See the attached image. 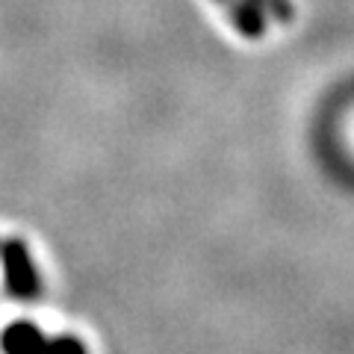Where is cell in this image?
<instances>
[{"label":"cell","mask_w":354,"mask_h":354,"mask_svg":"<svg viewBox=\"0 0 354 354\" xmlns=\"http://www.w3.org/2000/svg\"><path fill=\"white\" fill-rule=\"evenodd\" d=\"M3 354H88L86 342L77 337H44L41 328L27 319H15L0 334Z\"/></svg>","instance_id":"6da1fadb"},{"label":"cell","mask_w":354,"mask_h":354,"mask_svg":"<svg viewBox=\"0 0 354 354\" xmlns=\"http://www.w3.org/2000/svg\"><path fill=\"white\" fill-rule=\"evenodd\" d=\"M230 12L234 27L245 39H260L266 32V15H274L278 21L292 18V6L286 0H218Z\"/></svg>","instance_id":"3957f363"},{"label":"cell","mask_w":354,"mask_h":354,"mask_svg":"<svg viewBox=\"0 0 354 354\" xmlns=\"http://www.w3.org/2000/svg\"><path fill=\"white\" fill-rule=\"evenodd\" d=\"M0 263H3V283L6 292L18 301H32L41 295V274L32 263V254L24 239H3L0 242Z\"/></svg>","instance_id":"7a4b0ae2"}]
</instances>
